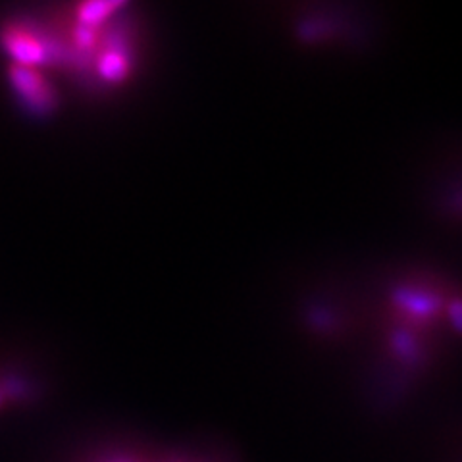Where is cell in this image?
<instances>
[{"label": "cell", "mask_w": 462, "mask_h": 462, "mask_svg": "<svg viewBox=\"0 0 462 462\" xmlns=\"http://www.w3.org/2000/svg\"><path fill=\"white\" fill-rule=\"evenodd\" d=\"M10 81L14 85V89L26 98V103L33 108L46 110L55 103V91L53 87L45 81L39 71L28 66H12L10 68Z\"/></svg>", "instance_id": "obj_1"}, {"label": "cell", "mask_w": 462, "mask_h": 462, "mask_svg": "<svg viewBox=\"0 0 462 462\" xmlns=\"http://www.w3.org/2000/svg\"><path fill=\"white\" fill-rule=\"evenodd\" d=\"M128 71H130V58L126 56V53L118 51V48H110V51H106L101 58H98V73H101L103 80L110 83L126 80Z\"/></svg>", "instance_id": "obj_3"}, {"label": "cell", "mask_w": 462, "mask_h": 462, "mask_svg": "<svg viewBox=\"0 0 462 462\" xmlns=\"http://www.w3.org/2000/svg\"><path fill=\"white\" fill-rule=\"evenodd\" d=\"M6 53L14 58L16 66L35 68L46 60V45L35 33L23 28H10L3 33Z\"/></svg>", "instance_id": "obj_2"}, {"label": "cell", "mask_w": 462, "mask_h": 462, "mask_svg": "<svg viewBox=\"0 0 462 462\" xmlns=\"http://www.w3.org/2000/svg\"><path fill=\"white\" fill-rule=\"evenodd\" d=\"M120 8H122V3H105V0H93V3H85L78 8L80 26L95 29Z\"/></svg>", "instance_id": "obj_4"}]
</instances>
